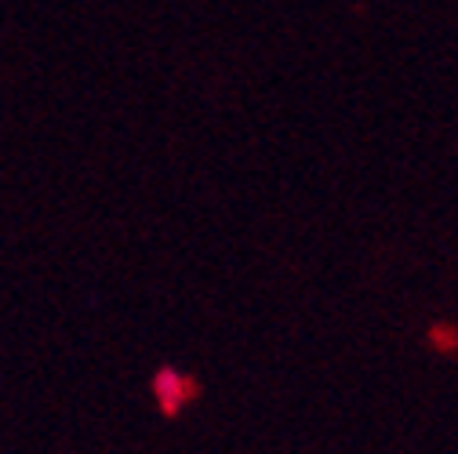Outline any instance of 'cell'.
Wrapping results in <instances>:
<instances>
[{
    "instance_id": "6da1fadb",
    "label": "cell",
    "mask_w": 458,
    "mask_h": 454,
    "mask_svg": "<svg viewBox=\"0 0 458 454\" xmlns=\"http://www.w3.org/2000/svg\"><path fill=\"white\" fill-rule=\"evenodd\" d=\"M149 400L164 422H179L190 408H197L204 400V382L190 367L157 364L149 374Z\"/></svg>"
}]
</instances>
